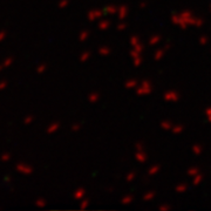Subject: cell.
Instances as JSON below:
<instances>
[{
	"label": "cell",
	"instance_id": "8fae6325",
	"mask_svg": "<svg viewBox=\"0 0 211 211\" xmlns=\"http://www.w3.org/2000/svg\"><path fill=\"white\" fill-rule=\"evenodd\" d=\"M160 170H161V165L160 164H152L148 169V176H154V175L158 174Z\"/></svg>",
	"mask_w": 211,
	"mask_h": 211
},
{
	"label": "cell",
	"instance_id": "603a6c76",
	"mask_svg": "<svg viewBox=\"0 0 211 211\" xmlns=\"http://www.w3.org/2000/svg\"><path fill=\"white\" fill-rule=\"evenodd\" d=\"M129 42H130V45H131V46H135V45L140 44V42H141V40H140V38H138L137 35H131V36H130V39H129Z\"/></svg>",
	"mask_w": 211,
	"mask_h": 211
},
{
	"label": "cell",
	"instance_id": "44dd1931",
	"mask_svg": "<svg viewBox=\"0 0 211 211\" xmlns=\"http://www.w3.org/2000/svg\"><path fill=\"white\" fill-rule=\"evenodd\" d=\"M99 99H100V94L99 93H91L89 94V96H88V100H89V102H97L99 101Z\"/></svg>",
	"mask_w": 211,
	"mask_h": 211
},
{
	"label": "cell",
	"instance_id": "d590c367",
	"mask_svg": "<svg viewBox=\"0 0 211 211\" xmlns=\"http://www.w3.org/2000/svg\"><path fill=\"white\" fill-rule=\"evenodd\" d=\"M147 6H148V2H147V1H141V2H140V5H138V7H140L141 9L146 8Z\"/></svg>",
	"mask_w": 211,
	"mask_h": 211
},
{
	"label": "cell",
	"instance_id": "52a82bcc",
	"mask_svg": "<svg viewBox=\"0 0 211 211\" xmlns=\"http://www.w3.org/2000/svg\"><path fill=\"white\" fill-rule=\"evenodd\" d=\"M161 41H162V36H161L160 34H154V35H151L150 38H149V40H148V42H149L150 46H156V45H158Z\"/></svg>",
	"mask_w": 211,
	"mask_h": 211
},
{
	"label": "cell",
	"instance_id": "9c48e42d",
	"mask_svg": "<svg viewBox=\"0 0 211 211\" xmlns=\"http://www.w3.org/2000/svg\"><path fill=\"white\" fill-rule=\"evenodd\" d=\"M117 9H119L117 6H115V5H108L107 7H104L103 12H104L106 14H110V15H113V14H116V13H117Z\"/></svg>",
	"mask_w": 211,
	"mask_h": 211
},
{
	"label": "cell",
	"instance_id": "bcb514c9",
	"mask_svg": "<svg viewBox=\"0 0 211 211\" xmlns=\"http://www.w3.org/2000/svg\"><path fill=\"white\" fill-rule=\"evenodd\" d=\"M207 119H208V122H210V123H211V115L207 116Z\"/></svg>",
	"mask_w": 211,
	"mask_h": 211
},
{
	"label": "cell",
	"instance_id": "ac0fdd59",
	"mask_svg": "<svg viewBox=\"0 0 211 211\" xmlns=\"http://www.w3.org/2000/svg\"><path fill=\"white\" fill-rule=\"evenodd\" d=\"M199 173H201V170H199V168H197V167H191V168H189L188 171H186V174H188L189 176H191V177H194L195 175H197V174H199Z\"/></svg>",
	"mask_w": 211,
	"mask_h": 211
},
{
	"label": "cell",
	"instance_id": "b9f144b4",
	"mask_svg": "<svg viewBox=\"0 0 211 211\" xmlns=\"http://www.w3.org/2000/svg\"><path fill=\"white\" fill-rule=\"evenodd\" d=\"M44 70H45V66H41V67H39V70H38V72L41 73V72H44Z\"/></svg>",
	"mask_w": 211,
	"mask_h": 211
},
{
	"label": "cell",
	"instance_id": "7402d4cb",
	"mask_svg": "<svg viewBox=\"0 0 211 211\" xmlns=\"http://www.w3.org/2000/svg\"><path fill=\"white\" fill-rule=\"evenodd\" d=\"M133 49H134V51H136L137 53L142 54V53H143V51H144V45H143L142 42H140V44H137V45L133 46Z\"/></svg>",
	"mask_w": 211,
	"mask_h": 211
},
{
	"label": "cell",
	"instance_id": "7bdbcfd3",
	"mask_svg": "<svg viewBox=\"0 0 211 211\" xmlns=\"http://www.w3.org/2000/svg\"><path fill=\"white\" fill-rule=\"evenodd\" d=\"M38 204H39V205H45V202H44V201H39Z\"/></svg>",
	"mask_w": 211,
	"mask_h": 211
},
{
	"label": "cell",
	"instance_id": "f6af8a7d",
	"mask_svg": "<svg viewBox=\"0 0 211 211\" xmlns=\"http://www.w3.org/2000/svg\"><path fill=\"white\" fill-rule=\"evenodd\" d=\"M4 86H6V82H2V83H1V85H0V89H1V88H2V87H4Z\"/></svg>",
	"mask_w": 211,
	"mask_h": 211
},
{
	"label": "cell",
	"instance_id": "ffe728a7",
	"mask_svg": "<svg viewBox=\"0 0 211 211\" xmlns=\"http://www.w3.org/2000/svg\"><path fill=\"white\" fill-rule=\"evenodd\" d=\"M109 26H110V22H109L108 20H102L101 22H99V30H108Z\"/></svg>",
	"mask_w": 211,
	"mask_h": 211
},
{
	"label": "cell",
	"instance_id": "7a4b0ae2",
	"mask_svg": "<svg viewBox=\"0 0 211 211\" xmlns=\"http://www.w3.org/2000/svg\"><path fill=\"white\" fill-rule=\"evenodd\" d=\"M163 99L167 102H177L181 99V95L176 91H168L163 94Z\"/></svg>",
	"mask_w": 211,
	"mask_h": 211
},
{
	"label": "cell",
	"instance_id": "30bf717a",
	"mask_svg": "<svg viewBox=\"0 0 211 211\" xmlns=\"http://www.w3.org/2000/svg\"><path fill=\"white\" fill-rule=\"evenodd\" d=\"M165 49L164 48H161V49H157L155 53H154V60L155 61H161L163 58H164V55H165Z\"/></svg>",
	"mask_w": 211,
	"mask_h": 211
},
{
	"label": "cell",
	"instance_id": "836d02e7",
	"mask_svg": "<svg viewBox=\"0 0 211 211\" xmlns=\"http://www.w3.org/2000/svg\"><path fill=\"white\" fill-rule=\"evenodd\" d=\"M135 149H136V151L144 150V144H143V142H136V144H135Z\"/></svg>",
	"mask_w": 211,
	"mask_h": 211
},
{
	"label": "cell",
	"instance_id": "484cf974",
	"mask_svg": "<svg viewBox=\"0 0 211 211\" xmlns=\"http://www.w3.org/2000/svg\"><path fill=\"white\" fill-rule=\"evenodd\" d=\"M18 170L21 171V173H24V174H30V171H32V169H30V167H26V165H22V164L18 165Z\"/></svg>",
	"mask_w": 211,
	"mask_h": 211
},
{
	"label": "cell",
	"instance_id": "74e56055",
	"mask_svg": "<svg viewBox=\"0 0 211 211\" xmlns=\"http://www.w3.org/2000/svg\"><path fill=\"white\" fill-rule=\"evenodd\" d=\"M204 114H205V116H209V115H211V107H208V108L205 109Z\"/></svg>",
	"mask_w": 211,
	"mask_h": 211
},
{
	"label": "cell",
	"instance_id": "1f68e13d",
	"mask_svg": "<svg viewBox=\"0 0 211 211\" xmlns=\"http://www.w3.org/2000/svg\"><path fill=\"white\" fill-rule=\"evenodd\" d=\"M127 27H128L127 22H120V24H117V26H116L117 30H120V32H123L124 30H127Z\"/></svg>",
	"mask_w": 211,
	"mask_h": 211
},
{
	"label": "cell",
	"instance_id": "ee69618b",
	"mask_svg": "<svg viewBox=\"0 0 211 211\" xmlns=\"http://www.w3.org/2000/svg\"><path fill=\"white\" fill-rule=\"evenodd\" d=\"M5 35H6V34H5L4 32H1V34H0V40H1V39H2V36H5Z\"/></svg>",
	"mask_w": 211,
	"mask_h": 211
},
{
	"label": "cell",
	"instance_id": "4fadbf2b",
	"mask_svg": "<svg viewBox=\"0 0 211 211\" xmlns=\"http://www.w3.org/2000/svg\"><path fill=\"white\" fill-rule=\"evenodd\" d=\"M134 202V196L133 195H125L122 197L121 199V203L124 204V205H128V204H131Z\"/></svg>",
	"mask_w": 211,
	"mask_h": 211
},
{
	"label": "cell",
	"instance_id": "3957f363",
	"mask_svg": "<svg viewBox=\"0 0 211 211\" xmlns=\"http://www.w3.org/2000/svg\"><path fill=\"white\" fill-rule=\"evenodd\" d=\"M171 22H173L174 25L178 26V27L182 28V30H186V28H188V26L183 22L182 18L178 15V14H173V15H171Z\"/></svg>",
	"mask_w": 211,
	"mask_h": 211
},
{
	"label": "cell",
	"instance_id": "8992f818",
	"mask_svg": "<svg viewBox=\"0 0 211 211\" xmlns=\"http://www.w3.org/2000/svg\"><path fill=\"white\" fill-rule=\"evenodd\" d=\"M102 14H103V11H100V9H91V11H89V13H88V19H89L91 21H94V20L101 18Z\"/></svg>",
	"mask_w": 211,
	"mask_h": 211
},
{
	"label": "cell",
	"instance_id": "d4e9b609",
	"mask_svg": "<svg viewBox=\"0 0 211 211\" xmlns=\"http://www.w3.org/2000/svg\"><path fill=\"white\" fill-rule=\"evenodd\" d=\"M173 209V207L170 204H167V203H162L158 205V210L160 211H170Z\"/></svg>",
	"mask_w": 211,
	"mask_h": 211
},
{
	"label": "cell",
	"instance_id": "f546056e",
	"mask_svg": "<svg viewBox=\"0 0 211 211\" xmlns=\"http://www.w3.org/2000/svg\"><path fill=\"white\" fill-rule=\"evenodd\" d=\"M83 195H85V190H83V189H79V190L75 192L74 197H75L76 199H81V198L83 197Z\"/></svg>",
	"mask_w": 211,
	"mask_h": 211
},
{
	"label": "cell",
	"instance_id": "277c9868",
	"mask_svg": "<svg viewBox=\"0 0 211 211\" xmlns=\"http://www.w3.org/2000/svg\"><path fill=\"white\" fill-rule=\"evenodd\" d=\"M128 13H129L128 6H127V5H121L120 7H119V9H117V18H119L120 20H123V19L127 18Z\"/></svg>",
	"mask_w": 211,
	"mask_h": 211
},
{
	"label": "cell",
	"instance_id": "8d00e7d4",
	"mask_svg": "<svg viewBox=\"0 0 211 211\" xmlns=\"http://www.w3.org/2000/svg\"><path fill=\"white\" fill-rule=\"evenodd\" d=\"M88 204H89V201H88V199H85V201L81 203V205H80V207H81V209H85V208H87V205H88Z\"/></svg>",
	"mask_w": 211,
	"mask_h": 211
},
{
	"label": "cell",
	"instance_id": "7dc6e473",
	"mask_svg": "<svg viewBox=\"0 0 211 211\" xmlns=\"http://www.w3.org/2000/svg\"><path fill=\"white\" fill-rule=\"evenodd\" d=\"M210 12H211V6H210Z\"/></svg>",
	"mask_w": 211,
	"mask_h": 211
},
{
	"label": "cell",
	"instance_id": "e575fe53",
	"mask_svg": "<svg viewBox=\"0 0 211 211\" xmlns=\"http://www.w3.org/2000/svg\"><path fill=\"white\" fill-rule=\"evenodd\" d=\"M58 128H59V123H54V124H52V125L48 128V133H53V131H55Z\"/></svg>",
	"mask_w": 211,
	"mask_h": 211
},
{
	"label": "cell",
	"instance_id": "e0dca14e",
	"mask_svg": "<svg viewBox=\"0 0 211 211\" xmlns=\"http://www.w3.org/2000/svg\"><path fill=\"white\" fill-rule=\"evenodd\" d=\"M191 150H192V152H194L196 156H198V155H202V152H203V147H202L201 144H194L192 148H191Z\"/></svg>",
	"mask_w": 211,
	"mask_h": 211
},
{
	"label": "cell",
	"instance_id": "5b68a950",
	"mask_svg": "<svg viewBox=\"0 0 211 211\" xmlns=\"http://www.w3.org/2000/svg\"><path fill=\"white\" fill-rule=\"evenodd\" d=\"M135 160H136L138 163L143 164V163L147 162V160H148V155L144 152V150L136 151V154H135Z\"/></svg>",
	"mask_w": 211,
	"mask_h": 211
},
{
	"label": "cell",
	"instance_id": "ba28073f",
	"mask_svg": "<svg viewBox=\"0 0 211 211\" xmlns=\"http://www.w3.org/2000/svg\"><path fill=\"white\" fill-rule=\"evenodd\" d=\"M137 86H138V81H137L136 79L127 80V82L124 83V87H125L127 89H135Z\"/></svg>",
	"mask_w": 211,
	"mask_h": 211
},
{
	"label": "cell",
	"instance_id": "4dcf8cb0",
	"mask_svg": "<svg viewBox=\"0 0 211 211\" xmlns=\"http://www.w3.org/2000/svg\"><path fill=\"white\" fill-rule=\"evenodd\" d=\"M89 38V32L88 30H85L80 34V41H86L87 39Z\"/></svg>",
	"mask_w": 211,
	"mask_h": 211
},
{
	"label": "cell",
	"instance_id": "4316f807",
	"mask_svg": "<svg viewBox=\"0 0 211 211\" xmlns=\"http://www.w3.org/2000/svg\"><path fill=\"white\" fill-rule=\"evenodd\" d=\"M133 62H134V66L135 67H140L141 65H142V62H143V58H142V55H138V57H136V58H133Z\"/></svg>",
	"mask_w": 211,
	"mask_h": 211
},
{
	"label": "cell",
	"instance_id": "f35d334b",
	"mask_svg": "<svg viewBox=\"0 0 211 211\" xmlns=\"http://www.w3.org/2000/svg\"><path fill=\"white\" fill-rule=\"evenodd\" d=\"M163 48H164L165 51H169V49L171 48V45H170V42H167V44H165V46H164Z\"/></svg>",
	"mask_w": 211,
	"mask_h": 211
},
{
	"label": "cell",
	"instance_id": "2e32d148",
	"mask_svg": "<svg viewBox=\"0 0 211 211\" xmlns=\"http://www.w3.org/2000/svg\"><path fill=\"white\" fill-rule=\"evenodd\" d=\"M183 130H184V125L183 124H176V125H174L171 128V131L175 135H180L181 133H183Z\"/></svg>",
	"mask_w": 211,
	"mask_h": 211
},
{
	"label": "cell",
	"instance_id": "60d3db41",
	"mask_svg": "<svg viewBox=\"0 0 211 211\" xmlns=\"http://www.w3.org/2000/svg\"><path fill=\"white\" fill-rule=\"evenodd\" d=\"M67 4H68V0H63L62 2H60V7H65V6H67Z\"/></svg>",
	"mask_w": 211,
	"mask_h": 211
},
{
	"label": "cell",
	"instance_id": "83f0119b",
	"mask_svg": "<svg viewBox=\"0 0 211 211\" xmlns=\"http://www.w3.org/2000/svg\"><path fill=\"white\" fill-rule=\"evenodd\" d=\"M136 175H137V174H136L135 171H130L129 174H127V176H125V181L129 182V183L133 182L135 178H136Z\"/></svg>",
	"mask_w": 211,
	"mask_h": 211
},
{
	"label": "cell",
	"instance_id": "d6986e66",
	"mask_svg": "<svg viewBox=\"0 0 211 211\" xmlns=\"http://www.w3.org/2000/svg\"><path fill=\"white\" fill-rule=\"evenodd\" d=\"M203 175L199 173V174H197V175H195L194 177H192V184L194 185H198V184H201L202 181H203Z\"/></svg>",
	"mask_w": 211,
	"mask_h": 211
},
{
	"label": "cell",
	"instance_id": "cb8c5ba5",
	"mask_svg": "<svg viewBox=\"0 0 211 211\" xmlns=\"http://www.w3.org/2000/svg\"><path fill=\"white\" fill-rule=\"evenodd\" d=\"M109 53H110V48L107 47V46H103V47L99 48V54H101V55H108Z\"/></svg>",
	"mask_w": 211,
	"mask_h": 211
},
{
	"label": "cell",
	"instance_id": "9a60e30c",
	"mask_svg": "<svg viewBox=\"0 0 211 211\" xmlns=\"http://www.w3.org/2000/svg\"><path fill=\"white\" fill-rule=\"evenodd\" d=\"M155 196H156L155 191H148V192H146L143 195V201L144 202H150V201H152L155 198Z\"/></svg>",
	"mask_w": 211,
	"mask_h": 211
},
{
	"label": "cell",
	"instance_id": "5bb4252c",
	"mask_svg": "<svg viewBox=\"0 0 211 211\" xmlns=\"http://www.w3.org/2000/svg\"><path fill=\"white\" fill-rule=\"evenodd\" d=\"M160 125H161V128H162V129H164V130H171V128L174 127V124L171 123V121H169V120L162 121Z\"/></svg>",
	"mask_w": 211,
	"mask_h": 211
},
{
	"label": "cell",
	"instance_id": "7c38bea8",
	"mask_svg": "<svg viewBox=\"0 0 211 211\" xmlns=\"http://www.w3.org/2000/svg\"><path fill=\"white\" fill-rule=\"evenodd\" d=\"M188 190V184L186 183H180V184H177L176 186H175V191L177 192V194H183V192H185Z\"/></svg>",
	"mask_w": 211,
	"mask_h": 211
},
{
	"label": "cell",
	"instance_id": "d6a6232c",
	"mask_svg": "<svg viewBox=\"0 0 211 211\" xmlns=\"http://www.w3.org/2000/svg\"><path fill=\"white\" fill-rule=\"evenodd\" d=\"M89 57H91V52H85V53L80 57V60L82 61V62H85V61H87L89 59Z\"/></svg>",
	"mask_w": 211,
	"mask_h": 211
},
{
	"label": "cell",
	"instance_id": "ab89813d",
	"mask_svg": "<svg viewBox=\"0 0 211 211\" xmlns=\"http://www.w3.org/2000/svg\"><path fill=\"white\" fill-rule=\"evenodd\" d=\"M80 128H81V125H80V124H74V125H73V128H72V129H73V130H74V131H76V130H79V129H80Z\"/></svg>",
	"mask_w": 211,
	"mask_h": 211
},
{
	"label": "cell",
	"instance_id": "f1b7e54d",
	"mask_svg": "<svg viewBox=\"0 0 211 211\" xmlns=\"http://www.w3.org/2000/svg\"><path fill=\"white\" fill-rule=\"evenodd\" d=\"M198 41H199V44H201L202 46H205V45H208V42H209V38L205 36V35H202V36H199Z\"/></svg>",
	"mask_w": 211,
	"mask_h": 211
},
{
	"label": "cell",
	"instance_id": "6da1fadb",
	"mask_svg": "<svg viewBox=\"0 0 211 211\" xmlns=\"http://www.w3.org/2000/svg\"><path fill=\"white\" fill-rule=\"evenodd\" d=\"M152 91H154V86H152L150 80H143V81L136 87V94H137L138 96L149 95Z\"/></svg>",
	"mask_w": 211,
	"mask_h": 211
}]
</instances>
